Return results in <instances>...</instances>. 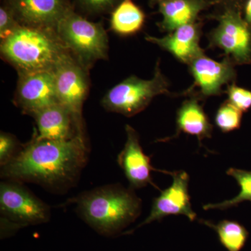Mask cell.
<instances>
[{
  "label": "cell",
  "instance_id": "1",
  "mask_svg": "<svg viewBox=\"0 0 251 251\" xmlns=\"http://www.w3.org/2000/svg\"><path fill=\"white\" fill-rule=\"evenodd\" d=\"M88 159L84 134L67 140H39L23 145L9 163L1 166V177L40 185L52 192H65L75 184Z\"/></svg>",
  "mask_w": 251,
  "mask_h": 251
},
{
  "label": "cell",
  "instance_id": "2",
  "mask_svg": "<svg viewBox=\"0 0 251 251\" xmlns=\"http://www.w3.org/2000/svg\"><path fill=\"white\" fill-rule=\"evenodd\" d=\"M133 188L107 184L80 193L71 200L80 219L106 237L121 233L141 214L142 201Z\"/></svg>",
  "mask_w": 251,
  "mask_h": 251
},
{
  "label": "cell",
  "instance_id": "3",
  "mask_svg": "<svg viewBox=\"0 0 251 251\" xmlns=\"http://www.w3.org/2000/svg\"><path fill=\"white\" fill-rule=\"evenodd\" d=\"M55 31L20 25L1 42V52L20 74L53 70L64 51Z\"/></svg>",
  "mask_w": 251,
  "mask_h": 251
},
{
  "label": "cell",
  "instance_id": "4",
  "mask_svg": "<svg viewBox=\"0 0 251 251\" xmlns=\"http://www.w3.org/2000/svg\"><path fill=\"white\" fill-rule=\"evenodd\" d=\"M55 32L63 45L85 69L108 55V36L103 25L91 22L73 9L59 21Z\"/></svg>",
  "mask_w": 251,
  "mask_h": 251
},
{
  "label": "cell",
  "instance_id": "5",
  "mask_svg": "<svg viewBox=\"0 0 251 251\" xmlns=\"http://www.w3.org/2000/svg\"><path fill=\"white\" fill-rule=\"evenodd\" d=\"M170 84L157 62L152 78L128 77L108 91L102 100L103 108L126 117L143 111L157 96L170 94Z\"/></svg>",
  "mask_w": 251,
  "mask_h": 251
},
{
  "label": "cell",
  "instance_id": "6",
  "mask_svg": "<svg viewBox=\"0 0 251 251\" xmlns=\"http://www.w3.org/2000/svg\"><path fill=\"white\" fill-rule=\"evenodd\" d=\"M208 18L218 21V25L208 34L209 46L224 51L235 64L251 62V25L240 11L215 10Z\"/></svg>",
  "mask_w": 251,
  "mask_h": 251
},
{
  "label": "cell",
  "instance_id": "7",
  "mask_svg": "<svg viewBox=\"0 0 251 251\" xmlns=\"http://www.w3.org/2000/svg\"><path fill=\"white\" fill-rule=\"evenodd\" d=\"M1 219L18 229L45 224L50 218V206L36 196L23 183L4 180L0 184Z\"/></svg>",
  "mask_w": 251,
  "mask_h": 251
},
{
  "label": "cell",
  "instance_id": "8",
  "mask_svg": "<svg viewBox=\"0 0 251 251\" xmlns=\"http://www.w3.org/2000/svg\"><path fill=\"white\" fill-rule=\"evenodd\" d=\"M85 69L68 50L63 52L53 69L59 103L82 126V105L89 88Z\"/></svg>",
  "mask_w": 251,
  "mask_h": 251
},
{
  "label": "cell",
  "instance_id": "9",
  "mask_svg": "<svg viewBox=\"0 0 251 251\" xmlns=\"http://www.w3.org/2000/svg\"><path fill=\"white\" fill-rule=\"evenodd\" d=\"M16 101L23 112L32 117L43 109L59 103L53 70L20 74Z\"/></svg>",
  "mask_w": 251,
  "mask_h": 251
},
{
  "label": "cell",
  "instance_id": "10",
  "mask_svg": "<svg viewBox=\"0 0 251 251\" xmlns=\"http://www.w3.org/2000/svg\"><path fill=\"white\" fill-rule=\"evenodd\" d=\"M169 174L173 177V184L164 191H161L160 196L153 199L150 215L135 229L161 221L170 215H184L191 221L197 219L188 193L189 176L182 171L171 172Z\"/></svg>",
  "mask_w": 251,
  "mask_h": 251
},
{
  "label": "cell",
  "instance_id": "11",
  "mask_svg": "<svg viewBox=\"0 0 251 251\" xmlns=\"http://www.w3.org/2000/svg\"><path fill=\"white\" fill-rule=\"evenodd\" d=\"M21 25L55 31L73 9L67 0H5Z\"/></svg>",
  "mask_w": 251,
  "mask_h": 251
},
{
  "label": "cell",
  "instance_id": "12",
  "mask_svg": "<svg viewBox=\"0 0 251 251\" xmlns=\"http://www.w3.org/2000/svg\"><path fill=\"white\" fill-rule=\"evenodd\" d=\"M232 59L225 56L221 62L209 58L205 53L200 54L188 64L194 78V86L200 89L199 97L219 96L225 85L235 80L236 74Z\"/></svg>",
  "mask_w": 251,
  "mask_h": 251
},
{
  "label": "cell",
  "instance_id": "13",
  "mask_svg": "<svg viewBox=\"0 0 251 251\" xmlns=\"http://www.w3.org/2000/svg\"><path fill=\"white\" fill-rule=\"evenodd\" d=\"M126 141L121 152L117 156L119 166L123 170L130 188L133 189L153 184L151 171H156L151 165L150 157L144 153L139 136L133 127L126 126Z\"/></svg>",
  "mask_w": 251,
  "mask_h": 251
},
{
  "label": "cell",
  "instance_id": "14",
  "mask_svg": "<svg viewBox=\"0 0 251 251\" xmlns=\"http://www.w3.org/2000/svg\"><path fill=\"white\" fill-rule=\"evenodd\" d=\"M203 23L202 21L181 26L163 37L147 35L145 39L168 51L179 62L188 65L193 59L204 53L200 46Z\"/></svg>",
  "mask_w": 251,
  "mask_h": 251
},
{
  "label": "cell",
  "instance_id": "15",
  "mask_svg": "<svg viewBox=\"0 0 251 251\" xmlns=\"http://www.w3.org/2000/svg\"><path fill=\"white\" fill-rule=\"evenodd\" d=\"M35 119L39 140H67L83 134V128L75 121L71 112L60 105L54 104L43 109L33 116Z\"/></svg>",
  "mask_w": 251,
  "mask_h": 251
},
{
  "label": "cell",
  "instance_id": "16",
  "mask_svg": "<svg viewBox=\"0 0 251 251\" xmlns=\"http://www.w3.org/2000/svg\"><path fill=\"white\" fill-rule=\"evenodd\" d=\"M198 99L197 96L193 95L181 104L176 112V133L168 140L174 139L180 133H184L196 136L202 145L203 140L211 138L213 125Z\"/></svg>",
  "mask_w": 251,
  "mask_h": 251
},
{
  "label": "cell",
  "instance_id": "17",
  "mask_svg": "<svg viewBox=\"0 0 251 251\" xmlns=\"http://www.w3.org/2000/svg\"><path fill=\"white\" fill-rule=\"evenodd\" d=\"M158 5L163 17L158 27L167 33L197 22L200 14L210 7L204 0H164Z\"/></svg>",
  "mask_w": 251,
  "mask_h": 251
},
{
  "label": "cell",
  "instance_id": "18",
  "mask_svg": "<svg viewBox=\"0 0 251 251\" xmlns=\"http://www.w3.org/2000/svg\"><path fill=\"white\" fill-rule=\"evenodd\" d=\"M145 14L133 0H122L112 11L110 27L117 34L129 36L143 28Z\"/></svg>",
  "mask_w": 251,
  "mask_h": 251
},
{
  "label": "cell",
  "instance_id": "19",
  "mask_svg": "<svg viewBox=\"0 0 251 251\" xmlns=\"http://www.w3.org/2000/svg\"><path fill=\"white\" fill-rule=\"evenodd\" d=\"M201 222L215 231L220 242L228 251H242L249 238L247 228L237 221L224 220L215 224L201 220Z\"/></svg>",
  "mask_w": 251,
  "mask_h": 251
},
{
  "label": "cell",
  "instance_id": "20",
  "mask_svg": "<svg viewBox=\"0 0 251 251\" xmlns=\"http://www.w3.org/2000/svg\"><path fill=\"white\" fill-rule=\"evenodd\" d=\"M227 175L233 177L240 186V192L235 197L221 202L209 203L203 206L204 210L210 209H225L234 207L245 201L251 202V171L237 168H229Z\"/></svg>",
  "mask_w": 251,
  "mask_h": 251
},
{
  "label": "cell",
  "instance_id": "21",
  "mask_svg": "<svg viewBox=\"0 0 251 251\" xmlns=\"http://www.w3.org/2000/svg\"><path fill=\"white\" fill-rule=\"evenodd\" d=\"M242 112L228 100H226L216 112V125L224 133L239 129L242 124Z\"/></svg>",
  "mask_w": 251,
  "mask_h": 251
},
{
  "label": "cell",
  "instance_id": "22",
  "mask_svg": "<svg viewBox=\"0 0 251 251\" xmlns=\"http://www.w3.org/2000/svg\"><path fill=\"white\" fill-rule=\"evenodd\" d=\"M226 94L228 100L242 112H247L251 108V92L232 83L227 85Z\"/></svg>",
  "mask_w": 251,
  "mask_h": 251
},
{
  "label": "cell",
  "instance_id": "23",
  "mask_svg": "<svg viewBox=\"0 0 251 251\" xmlns=\"http://www.w3.org/2000/svg\"><path fill=\"white\" fill-rule=\"evenodd\" d=\"M21 25L16 17L12 10L7 4L1 5L0 7V38L4 41L11 36L15 30Z\"/></svg>",
  "mask_w": 251,
  "mask_h": 251
},
{
  "label": "cell",
  "instance_id": "24",
  "mask_svg": "<svg viewBox=\"0 0 251 251\" xmlns=\"http://www.w3.org/2000/svg\"><path fill=\"white\" fill-rule=\"evenodd\" d=\"M122 0H75L85 12L91 14H103L113 11Z\"/></svg>",
  "mask_w": 251,
  "mask_h": 251
},
{
  "label": "cell",
  "instance_id": "25",
  "mask_svg": "<svg viewBox=\"0 0 251 251\" xmlns=\"http://www.w3.org/2000/svg\"><path fill=\"white\" fill-rule=\"evenodd\" d=\"M18 143L14 135L1 132L0 134V165L4 166L19 152Z\"/></svg>",
  "mask_w": 251,
  "mask_h": 251
},
{
  "label": "cell",
  "instance_id": "26",
  "mask_svg": "<svg viewBox=\"0 0 251 251\" xmlns=\"http://www.w3.org/2000/svg\"><path fill=\"white\" fill-rule=\"evenodd\" d=\"M209 6H214L215 10L232 9L243 14L247 0H204Z\"/></svg>",
  "mask_w": 251,
  "mask_h": 251
},
{
  "label": "cell",
  "instance_id": "27",
  "mask_svg": "<svg viewBox=\"0 0 251 251\" xmlns=\"http://www.w3.org/2000/svg\"><path fill=\"white\" fill-rule=\"evenodd\" d=\"M243 16L249 24L251 25V0H247L243 10Z\"/></svg>",
  "mask_w": 251,
  "mask_h": 251
},
{
  "label": "cell",
  "instance_id": "28",
  "mask_svg": "<svg viewBox=\"0 0 251 251\" xmlns=\"http://www.w3.org/2000/svg\"><path fill=\"white\" fill-rule=\"evenodd\" d=\"M164 1V0H150V2L153 4H158V3L161 2V1Z\"/></svg>",
  "mask_w": 251,
  "mask_h": 251
}]
</instances>
